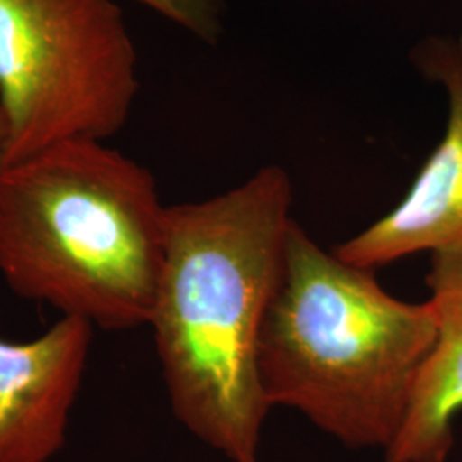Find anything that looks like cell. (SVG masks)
<instances>
[{
    "mask_svg": "<svg viewBox=\"0 0 462 462\" xmlns=\"http://www.w3.org/2000/svg\"><path fill=\"white\" fill-rule=\"evenodd\" d=\"M293 185L261 168L215 198L166 206V248L149 326L170 404L231 462H259L271 410L259 341L280 282Z\"/></svg>",
    "mask_w": 462,
    "mask_h": 462,
    "instance_id": "1",
    "label": "cell"
},
{
    "mask_svg": "<svg viewBox=\"0 0 462 462\" xmlns=\"http://www.w3.org/2000/svg\"><path fill=\"white\" fill-rule=\"evenodd\" d=\"M166 206L148 168L67 141L0 173V274L17 297L103 330L149 326Z\"/></svg>",
    "mask_w": 462,
    "mask_h": 462,
    "instance_id": "2",
    "label": "cell"
},
{
    "mask_svg": "<svg viewBox=\"0 0 462 462\" xmlns=\"http://www.w3.org/2000/svg\"><path fill=\"white\" fill-rule=\"evenodd\" d=\"M435 339L429 300L387 293L374 269L320 247L297 221L259 341V379L282 406L351 448L396 439Z\"/></svg>",
    "mask_w": 462,
    "mask_h": 462,
    "instance_id": "3",
    "label": "cell"
},
{
    "mask_svg": "<svg viewBox=\"0 0 462 462\" xmlns=\"http://www.w3.org/2000/svg\"><path fill=\"white\" fill-rule=\"evenodd\" d=\"M137 93V51L116 2L0 0L5 166L67 141L105 143Z\"/></svg>",
    "mask_w": 462,
    "mask_h": 462,
    "instance_id": "4",
    "label": "cell"
},
{
    "mask_svg": "<svg viewBox=\"0 0 462 462\" xmlns=\"http://www.w3.org/2000/svg\"><path fill=\"white\" fill-rule=\"evenodd\" d=\"M93 329L62 315L32 341L0 339V462H50L66 446Z\"/></svg>",
    "mask_w": 462,
    "mask_h": 462,
    "instance_id": "5",
    "label": "cell"
},
{
    "mask_svg": "<svg viewBox=\"0 0 462 462\" xmlns=\"http://www.w3.org/2000/svg\"><path fill=\"white\" fill-rule=\"evenodd\" d=\"M425 64L446 86V133L396 208L334 248L349 264L375 271L421 252L462 245V57L439 45L425 53Z\"/></svg>",
    "mask_w": 462,
    "mask_h": 462,
    "instance_id": "6",
    "label": "cell"
},
{
    "mask_svg": "<svg viewBox=\"0 0 462 462\" xmlns=\"http://www.w3.org/2000/svg\"><path fill=\"white\" fill-rule=\"evenodd\" d=\"M430 255L435 339L385 462H446L462 414V245Z\"/></svg>",
    "mask_w": 462,
    "mask_h": 462,
    "instance_id": "7",
    "label": "cell"
},
{
    "mask_svg": "<svg viewBox=\"0 0 462 462\" xmlns=\"http://www.w3.org/2000/svg\"><path fill=\"white\" fill-rule=\"evenodd\" d=\"M204 43H216L223 32V0H135Z\"/></svg>",
    "mask_w": 462,
    "mask_h": 462,
    "instance_id": "8",
    "label": "cell"
},
{
    "mask_svg": "<svg viewBox=\"0 0 462 462\" xmlns=\"http://www.w3.org/2000/svg\"><path fill=\"white\" fill-rule=\"evenodd\" d=\"M7 141H9V125L7 116L0 105V173L5 168V154H7Z\"/></svg>",
    "mask_w": 462,
    "mask_h": 462,
    "instance_id": "9",
    "label": "cell"
},
{
    "mask_svg": "<svg viewBox=\"0 0 462 462\" xmlns=\"http://www.w3.org/2000/svg\"><path fill=\"white\" fill-rule=\"evenodd\" d=\"M461 50H462V34H461Z\"/></svg>",
    "mask_w": 462,
    "mask_h": 462,
    "instance_id": "10",
    "label": "cell"
}]
</instances>
